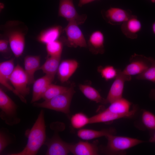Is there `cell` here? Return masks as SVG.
<instances>
[{
  "label": "cell",
  "instance_id": "1",
  "mask_svg": "<svg viewBox=\"0 0 155 155\" xmlns=\"http://www.w3.org/2000/svg\"><path fill=\"white\" fill-rule=\"evenodd\" d=\"M46 128L44 113L42 109L31 129L25 133L28 141L24 148L21 152L8 155H36L46 139Z\"/></svg>",
  "mask_w": 155,
  "mask_h": 155
},
{
  "label": "cell",
  "instance_id": "2",
  "mask_svg": "<svg viewBox=\"0 0 155 155\" xmlns=\"http://www.w3.org/2000/svg\"><path fill=\"white\" fill-rule=\"evenodd\" d=\"M4 29V36L9 41L11 50L15 57H20L25 48L26 27L22 22L15 21L7 22Z\"/></svg>",
  "mask_w": 155,
  "mask_h": 155
},
{
  "label": "cell",
  "instance_id": "3",
  "mask_svg": "<svg viewBox=\"0 0 155 155\" xmlns=\"http://www.w3.org/2000/svg\"><path fill=\"white\" fill-rule=\"evenodd\" d=\"M75 93L73 87L72 86L64 92L49 100L40 103L35 102L33 103V105L61 112L68 115L70 112L71 102Z\"/></svg>",
  "mask_w": 155,
  "mask_h": 155
},
{
  "label": "cell",
  "instance_id": "4",
  "mask_svg": "<svg viewBox=\"0 0 155 155\" xmlns=\"http://www.w3.org/2000/svg\"><path fill=\"white\" fill-rule=\"evenodd\" d=\"M0 109V118L6 124L12 126L20 122L21 119L18 115L17 105L1 87Z\"/></svg>",
  "mask_w": 155,
  "mask_h": 155
},
{
  "label": "cell",
  "instance_id": "5",
  "mask_svg": "<svg viewBox=\"0 0 155 155\" xmlns=\"http://www.w3.org/2000/svg\"><path fill=\"white\" fill-rule=\"evenodd\" d=\"M106 137L108 140L106 151L112 154H124L123 152L126 150L144 142L136 138L116 136L113 134H109Z\"/></svg>",
  "mask_w": 155,
  "mask_h": 155
},
{
  "label": "cell",
  "instance_id": "6",
  "mask_svg": "<svg viewBox=\"0 0 155 155\" xmlns=\"http://www.w3.org/2000/svg\"><path fill=\"white\" fill-rule=\"evenodd\" d=\"M79 26L75 22H69L63 29L66 37L62 38V40L68 46L74 48L87 47L84 36Z\"/></svg>",
  "mask_w": 155,
  "mask_h": 155
},
{
  "label": "cell",
  "instance_id": "7",
  "mask_svg": "<svg viewBox=\"0 0 155 155\" xmlns=\"http://www.w3.org/2000/svg\"><path fill=\"white\" fill-rule=\"evenodd\" d=\"M58 16L69 22L76 23L78 25L83 24L87 18L86 14H79L74 5L73 0H59Z\"/></svg>",
  "mask_w": 155,
  "mask_h": 155
},
{
  "label": "cell",
  "instance_id": "8",
  "mask_svg": "<svg viewBox=\"0 0 155 155\" xmlns=\"http://www.w3.org/2000/svg\"><path fill=\"white\" fill-rule=\"evenodd\" d=\"M9 81L16 90L22 96L25 97L29 94L28 77L24 69L19 64L15 67Z\"/></svg>",
  "mask_w": 155,
  "mask_h": 155
},
{
  "label": "cell",
  "instance_id": "9",
  "mask_svg": "<svg viewBox=\"0 0 155 155\" xmlns=\"http://www.w3.org/2000/svg\"><path fill=\"white\" fill-rule=\"evenodd\" d=\"M129 61V64L122 71L125 74L130 76L141 73L151 65L149 57L135 53L130 57Z\"/></svg>",
  "mask_w": 155,
  "mask_h": 155
},
{
  "label": "cell",
  "instance_id": "10",
  "mask_svg": "<svg viewBox=\"0 0 155 155\" xmlns=\"http://www.w3.org/2000/svg\"><path fill=\"white\" fill-rule=\"evenodd\" d=\"M131 76L124 73L122 71L118 69L117 75L112 84L105 99V104L122 97L125 82L130 81Z\"/></svg>",
  "mask_w": 155,
  "mask_h": 155
},
{
  "label": "cell",
  "instance_id": "11",
  "mask_svg": "<svg viewBox=\"0 0 155 155\" xmlns=\"http://www.w3.org/2000/svg\"><path fill=\"white\" fill-rule=\"evenodd\" d=\"M101 13L106 22L113 25L122 24L132 15L130 10L113 7L102 10Z\"/></svg>",
  "mask_w": 155,
  "mask_h": 155
},
{
  "label": "cell",
  "instance_id": "12",
  "mask_svg": "<svg viewBox=\"0 0 155 155\" xmlns=\"http://www.w3.org/2000/svg\"><path fill=\"white\" fill-rule=\"evenodd\" d=\"M14 67L13 59L0 63V83L17 96L22 102L26 103L27 101L25 97L19 94L9 82H10V76Z\"/></svg>",
  "mask_w": 155,
  "mask_h": 155
},
{
  "label": "cell",
  "instance_id": "13",
  "mask_svg": "<svg viewBox=\"0 0 155 155\" xmlns=\"http://www.w3.org/2000/svg\"><path fill=\"white\" fill-rule=\"evenodd\" d=\"M47 147L46 155H66L70 152V144L63 141L57 134L46 139L44 143Z\"/></svg>",
  "mask_w": 155,
  "mask_h": 155
},
{
  "label": "cell",
  "instance_id": "14",
  "mask_svg": "<svg viewBox=\"0 0 155 155\" xmlns=\"http://www.w3.org/2000/svg\"><path fill=\"white\" fill-rule=\"evenodd\" d=\"M142 24L137 16L132 15L121 25L123 33L127 38L132 39L137 38L138 33L142 29Z\"/></svg>",
  "mask_w": 155,
  "mask_h": 155
},
{
  "label": "cell",
  "instance_id": "15",
  "mask_svg": "<svg viewBox=\"0 0 155 155\" xmlns=\"http://www.w3.org/2000/svg\"><path fill=\"white\" fill-rule=\"evenodd\" d=\"M110 104V106L106 109L117 114L125 115L129 117L133 115L136 111L137 109L135 107L131 110H130L131 102L123 97Z\"/></svg>",
  "mask_w": 155,
  "mask_h": 155
},
{
  "label": "cell",
  "instance_id": "16",
  "mask_svg": "<svg viewBox=\"0 0 155 155\" xmlns=\"http://www.w3.org/2000/svg\"><path fill=\"white\" fill-rule=\"evenodd\" d=\"M79 66L78 62L72 59H65L60 63L57 74L61 83L67 82Z\"/></svg>",
  "mask_w": 155,
  "mask_h": 155
},
{
  "label": "cell",
  "instance_id": "17",
  "mask_svg": "<svg viewBox=\"0 0 155 155\" xmlns=\"http://www.w3.org/2000/svg\"><path fill=\"white\" fill-rule=\"evenodd\" d=\"M55 76L45 74L35 81L33 83L32 95L31 101L33 103L42 98V94L53 80Z\"/></svg>",
  "mask_w": 155,
  "mask_h": 155
},
{
  "label": "cell",
  "instance_id": "18",
  "mask_svg": "<svg viewBox=\"0 0 155 155\" xmlns=\"http://www.w3.org/2000/svg\"><path fill=\"white\" fill-rule=\"evenodd\" d=\"M104 37L103 33L97 30L90 35L87 43L89 51L94 54H103L104 52Z\"/></svg>",
  "mask_w": 155,
  "mask_h": 155
},
{
  "label": "cell",
  "instance_id": "19",
  "mask_svg": "<svg viewBox=\"0 0 155 155\" xmlns=\"http://www.w3.org/2000/svg\"><path fill=\"white\" fill-rule=\"evenodd\" d=\"M70 152L75 155H96L98 150L96 142L90 143L87 141H79L70 145Z\"/></svg>",
  "mask_w": 155,
  "mask_h": 155
},
{
  "label": "cell",
  "instance_id": "20",
  "mask_svg": "<svg viewBox=\"0 0 155 155\" xmlns=\"http://www.w3.org/2000/svg\"><path fill=\"white\" fill-rule=\"evenodd\" d=\"M40 57L39 56L28 55L24 59V70L28 77L29 84L35 81L34 74L40 66Z\"/></svg>",
  "mask_w": 155,
  "mask_h": 155
},
{
  "label": "cell",
  "instance_id": "21",
  "mask_svg": "<svg viewBox=\"0 0 155 155\" xmlns=\"http://www.w3.org/2000/svg\"><path fill=\"white\" fill-rule=\"evenodd\" d=\"M63 32V29L61 26H53L41 31L37 37V40L46 44L58 40Z\"/></svg>",
  "mask_w": 155,
  "mask_h": 155
},
{
  "label": "cell",
  "instance_id": "22",
  "mask_svg": "<svg viewBox=\"0 0 155 155\" xmlns=\"http://www.w3.org/2000/svg\"><path fill=\"white\" fill-rule=\"evenodd\" d=\"M115 131L114 129H104L98 131L91 129L82 128L78 131V136L84 140H90L102 136H106L110 134H114Z\"/></svg>",
  "mask_w": 155,
  "mask_h": 155
},
{
  "label": "cell",
  "instance_id": "23",
  "mask_svg": "<svg viewBox=\"0 0 155 155\" xmlns=\"http://www.w3.org/2000/svg\"><path fill=\"white\" fill-rule=\"evenodd\" d=\"M128 117L124 115L113 113L106 109L103 111L90 118V124L105 123L123 118Z\"/></svg>",
  "mask_w": 155,
  "mask_h": 155
},
{
  "label": "cell",
  "instance_id": "24",
  "mask_svg": "<svg viewBox=\"0 0 155 155\" xmlns=\"http://www.w3.org/2000/svg\"><path fill=\"white\" fill-rule=\"evenodd\" d=\"M79 87L80 91L89 99L96 103L105 104V99L103 98L99 92L94 88L84 84H79Z\"/></svg>",
  "mask_w": 155,
  "mask_h": 155
},
{
  "label": "cell",
  "instance_id": "25",
  "mask_svg": "<svg viewBox=\"0 0 155 155\" xmlns=\"http://www.w3.org/2000/svg\"><path fill=\"white\" fill-rule=\"evenodd\" d=\"M61 58L49 56L39 70H42L45 74L55 76L60 63Z\"/></svg>",
  "mask_w": 155,
  "mask_h": 155
},
{
  "label": "cell",
  "instance_id": "26",
  "mask_svg": "<svg viewBox=\"0 0 155 155\" xmlns=\"http://www.w3.org/2000/svg\"><path fill=\"white\" fill-rule=\"evenodd\" d=\"M16 140L15 136L7 128L2 127L0 129V154L8 146L13 144Z\"/></svg>",
  "mask_w": 155,
  "mask_h": 155
},
{
  "label": "cell",
  "instance_id": "27",
  "mask_svg": "<svg viewBox=\"0 0 155 155\" xmlns=\"http://www.w3.org/2000/svg\"><path fill=\"white\" fill-rule=\"evenodd\" d=\"M69 88L51 84L43 93L42 98L44 100H49L66 91Z\"/></svg>",
  "mask_w": 155,
  "mask_h": 155
},
{
  "label": "cell",
  "instance_id": "28",
  "mask_svg": "<svg viewBox=\"0 0 155 155\" xmlns=\"http://www.w3.org/2000/svg\"><path fill=\"white\" fill-rule=\"evenodd\" d=\"M71 122L74 128L80 129L90 124V118L82 113H77L72 116Z\"/></svg>",
  "mask_w": 155,
  "mask_h": 155
},
{
  "label": "cell",
  "instance_id": "29",
  "mask_svg": "<svg viewBox=\"0 0 155 155\" xmlns=\"http://www.w3.org/2000/svg\"><path fill=\"white\" fill-rule=\"evenodd\" d=\"M46 44V49L49 56L61 57L63 48V42L58 40Z\"/></svg>",
  "mask_w": 155,
  "mask_h": 155
},
{
  "label": "cell",
  "instance_id": "30",
  "mask_svg": "<svg viewBox=\"0 0 155 155\" xmlns=\"http://www.w3.org/2000/svg\"><path fill=\"white\" fill-rule=\"evenodd\" d=\"M151 65L141 73L137 75L136 78L138 80H146L155 84V59L149 57Z\"/></svg>",
  "mask_w": 155,
  "mask_h": 155
},
{
  "label": "cell",
  "instance_id": "31",
  "mask_svg": "<svg viewBox=\"0 0 155 155\" xmlns=\"http://www.w3.org/2000/svg\"><path fill=\"white\" fill-rule=\"evenodd\" d=\"M98 70L102 77L106 81L115 79L118 73V69L111 65H107L104 67L100 66L98 67Z\"/></svg>",
  "mask_w": 155,
  "mask_h": 155
},
{
  "label": "cell",
  "instance_id": "32",
  "mask_svg": "<svg viewBox=\"0 0 155 155\" xmlns=\"http://www.w3.org/2000/svg\"><path fill=\"white\" fill-rule=\"evenodd\" d=\"M142 122L147 129L155 131V115L148 110H144L142 115Z\"/></svg>",
  "mask_w": 155,
  "mask_h": 155
},
{
  "label": "cell",
  "instance_id": "33",
  "mask_svg": "<svg viewBox=\"0 0 155 155\" xmlns=\"http://www.w3.org/2000/svg\"><path fill=\"white\" fill-rule=\"evenodd\" d=\"M9 46L8 40L7 39H1L0 40V52L2 53H7L9 50Z\"/></svg>",
  "mask_w": 155,
  "mask_h": 155
},
{
  "label": "cell",
  "instance_id": "34",
  "mask_svg": "<svg viewBox=\"0 0 155 155\" xmlns=\"http://www.w3.org/2000/svg\"><path fill=\"white\" fill-rule=\"evenodd\" d=\"M99 0H79L78 5V7H81L83 5L95 1Z\"/></svg>",
  "mask_w": 155,
  "mask_h": 155
},
{
  "label": "cell",
  "instance_id": "35",
  "mask_svg": "<svg viewBox=\"0 0 155 155\" xmlns=\"http://www.w3.org/2000/svg\"><path fill=\"white\" fill-rule=\"evenodd\" d=\"M149 97L152 100L155 101V89H152L151 90L149 93Z\"/></svg>",
  "mask_w": 155,
  "mask_h": 155
},
{
  "label": "cell",
  "instance_id": "36",
  "mask_svg": "<svg viewBox=\"0 0 155 155\" xmlns=\"http://www.w3.org/2000/svg\"><path fill=\"white\" fill-rule=\"evenodd\" d=\"M149 141L151 142L155 143V132L153 135L150 138Z\"/></svg>",
  "mask_w": 155,
  "mask_h": 155
},
{
  "label": "cell",
  "instance_id": "37",
  "mask_svg": "<svg viewBox=\"0 0 155 155\" xmlns=\"http://www.w3.org/2000/svg\"><path fill=\"white\" fill-rule=\"evenodd\" d=\"M152 28L153 33L155 35V21H154L152 24Z\"/></svg>",
  "mask_w": 155,
  "mask_h": 155
},
{
  "label": "cell",
  "instance_id": "38",
  "mask_svg": "<svg viewBox=\"0 0 155 155\" xmlns=\"http://www.w3.org/2000/svg\"><path fill=\"white\" fill-rule=\"evenodd\" d=\"M150 1L152 3H155V0H150Z\"/></svg>",
  "mask_w": 155,
  "mask_h": 155
}]
</instances>
